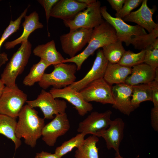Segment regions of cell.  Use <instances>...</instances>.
Listing matches in <instances>:
<instances>
[{"instance_id":"obj_34","label":"cell","mask_w":158,"mask_h":158,"mask_svg":"<svg viewBox=\"0 0 158 158\" xmlns=\"http://www.w3.org/2000/svg\"><path fill=\"white\" fill-rule=\"evenodd\" d=\"M37 1L44 9L47 25L49 18L51 17V10L59 0H39Z\"/></svg>"},{"instance_id":"obj_15","label":"cell","mask_w":158,"mask_h":158,"mask_svg":"<svg viewBox=\"0 0 158 158\" xmlns=\"http://www.w3.org/2000/svg\"><path fill=\"white\" fill-rule=\"evenodd\" d=\"M124 127L123 119L117 118L111 120L107 128L97 133L95 135L104 139L108 149H113L116 153H119V148L123 138Z\"/></svg>"},{"instance_id":"obj_35","label":"cell","mask_w":158,"mask_h":158,"mask_svg":"<svg viewBox=\"0 0 158 158\" xmlns=\"http://www.w3.org/2000/svg\"><path fill=\"white\" fill-rule=\"evenodd\" d=\"M149 83L152 90V101L154 106L158 107V80H154Z\"/></svg>"},{"instance_id":"obj_38","label":"cell","mask_w":158,"mask_h":158,"mask_svg":"<svg viewBox=\"0 0 158 158\" xmlns=\"http://www.w3.org/2000/svg\"><path fill=\"white\" fill-rule=\"evenodd\" d=\"M35 158H61L56 154L42 151L36 154Z\"/></svg>"},{"instance_id":"obj_33","label":"cell","mask_w":158,"mask_h":158,"mask_svg":"<svg viewBox=\"0 0 158 158\" xmlns=\"http://www.w3.org/2000/svg\"><path fill=\"white\" fill-rule=\"evenodd\" d=\"M142 0H125L122 7L116 12V17L122 19L142 3Z\"/></svg>"},{"instance_id":"obj_24","label":"cell","mask_w":158,"mask_h":158,"mask_svg":"<svg viewBox=\"0 0 158 158\" xmlns=\"http://www.w3.org/2000/svg\"><path fill=\"white\" fill-rule=\"evenodd\" d=\"M98 137L94 135L85 139L83 144L75 151V158H99L97 143Z\"/></svg>"},{"instance_id":"obj_18","label":"cell","mask_w":158,"mask_h":158,"mask_svg":"<svg viewBox=\"0 0 158 158\" xmlns=\"http://www.w3.org/2000/svg\"><path fill=\"white\" fill-rule=\"evenodd\" d=\"M87 6L76 0H59L53 7L50 16L62 19L63 21L70 20Z\"/></svg>"},{"instance_id":"obj_28","label":"cell","mask_w":158,"mask_h":158,"mask_svg":"<svg viewBox=\"0 0 158 158\" xmlns=\"http://www.w3.org/2000/svg\"><path fill=\"white\" fill-rule=\"evenodd\" d=\"M29 6L22 13L20 16L15 20H11L8 26L4 30L0 38V48L3 43L11 35L16 32L20 28L22 19L26 15ZM7 55L5 53H0V68L8 60Z\"/></svg>"},{"instance_id":"obj_36","label":"cell","mask_w":158,"mask_h":158,"mask_svg":"<svg viewBox=\"0 0 158 158\" xmlns=\"http://www.w3.org/2000/svg\"><path fill=\"white\" fill-rule=\"evenodd\" d=\"M151 126L155 131H158V107L154 106L151 111Z\"/></svg>"},{"instance_id":"obj_41","label":"cell","mask_w":158,"mask_h":158,"mask_svg":"<svg viewBox=\"0 0 158 158\" xmlns=\"http://www.w3.org/2000/svg\"><path fill=\"white\" fill-rule=\"evenodd\" d=\"M115 158H123L119 153H115Z\"/></svg>"},{"instance_id":"obj_14","label":"cell","mask_w":158,"mask_h":158,"mask_svg":"<svg viewBox=\"0 0 158 158\" xmlns=\"http://www.w3.org/2000/svg\"><path fill=\"white\" fill-rule=\"evenodd\" d=\"M108 62L102 49H98L91 69L83 78L75 81L69 86L79 92L92 82L103 78Z\"/></svg>"},{"instance_id":"obj_27","label":"cell","mask_w":158,"mask_h":158,"mask_svg":"<svg viewBox=\"0 0 158 158\" xmlns=\"http://www.w3.org/2000/svg\"><path fill=\"white\" fill-rule=\"evenodd\" d=\"M102 48L104 56L112 64L118 63L126 51L122 42L118 40Z\"/></svg>"},{"instance_id":"obj_19","label":"cell","mask_w":158,"mask_h":158,"mask_svg":"<svg viewBox=\"0 0 158 158\" xmlns=\"http://www.w3.org/2000/svg\"><path fill=\"white\" fill-rule=\"evenodd\" d=\"M24 17L25 20L22 23L23 30L22 35L14 40L6 42L4 44L6 49H12L16 45L27 41L31 33L36 29L43 27V24L39 21L38 14L35 11L28 16L26 15Z\"/></svg>"},{"instance_id":"obj_32","label":"cell","mask_w":158,"mask_h":158,"mask_svg":"<svg viewBox=\"0 0 158 158\" xmlns=\"http://www.w3.org/2000/svg\"><path fill=\"white\" fill-rule=\"evenodd\" d=\"M143 63L156 69L158 68V39L147 46L145 49Z\"/></svg>"},{"instance_id":"obj_7","label":"cell","mask_w":158,"mask_h":158,"mask_svg":"<svg viewBox=\"0 0 158 158\" xmlns=\"http://www.w3.org/2000/svg\"><path fill=\"white\" fill-rule=\"evenodd\" d=\"M100 11L102 18L115 30L118 40L124 42L126 46L130 44L134 36L147 34L144 29L138 25H129L122 19L112 16L107 11L106 6H101Z\"/></svg>"},{"instance_id":"obj_40","label":"cell","mask_w":158,"mask_h":158,"mask_svg":"<svg viewBox=\"0 0 158 158\" xmlns=\"http://www.w3.org/2000/svg\"><path fill=\"white\" fill-rule=\"evenodd\" d=\"M5 86V85L1 79H0V97Z\"/></svg>"},{"instance_id":"obj_12","label":"cell","mask_w":158,"mask_h":158,"mask_svg":"<svg viewBox=\"0 0 158 158\" xmlns=\"http://www.w3.org/2000/svg\"><path fill=\"white\" fill-rule=\"evenodd\" d=\"M112 111L107 110L102 113L94 111L78 124L77 131L86 135L96 134L107 128L111 121Z\"/></svg>"},{"instance_id":"obj_3","label":"cell","mask_w":158,"mask_h":158,"mask_svg":"<svg viewBox=\"0 0 158 158\" xmlns=\"http://www.w3.org/2000/svg\"><path fill=\"white\" fill-rule=\"evenodd\" d=\"M32 44L28 40L22 43L6 64L1 79L6 86L13 87L16 84L17 77L23 72L31 53Z\"/></svg>"},{"instance_id":"obj_23","label":"cell","mask_w":158,"mask_h":158,"mask_svg":"<svg viewBox=\"0 0 158 158\" xmlns=\"http://www.w3.org/2000/svg\"><path fill=\"white\" fill-rule=\"evenodd\" d=\"M16 119L0 114V134L11 140L14 143L16 151L21 145L20 139L15 134L17 126Z\"/></svg>"},{"instance_id":"obj_30","label":"cell","mask_w":158,"mask_h":158,"mask_svg":"<svg viewBox=\"0 0 158 158\" xmlns=\"http://www.w3.org/2000/svg\"><path fill=\"white\" fill-rule=\"evenodd\" d=\"M145 50L135 53L130 50L126 51L118 64L122 66L131 68L143 63Z\"/></svg>"},{"instance_id":"obj_9","label":"cell","mask_w":158,"mask_h":158,"mask_svg":"<svg viewBox=\"0 0 158 158\" xmlns=\"http://www.w3.org/2000/svg\"><path fill=\"white\" fill-rule=\"evenodd\" d=\"M93 29L80 28L70 30L61 35L60 40L63 52L70 58L76 55L90 40Z\"/></svg>"},{"instance_id":"obj_13","label":"cell","mask_w":158,"mask_h":158,"mask_svg":"<svg viewBox=\"0 0 158 158\" xmlns=\"http://www.w3.org/2000/svg\"><path fill=\"white\" fill-rule=\"evenodd\" d=\"M49 92L54 98H61L71 103L80 116H85L93 109L92 104L85 101L79 92L69 86L60 89L53 87Z\"/></svg>"},{"instance_id":"obj_31","label":"cell","mask_w":158,"mask_h":158,"mask_svg":"<svg viewBox=\"0 0 158 158\" xmlns=\"http://www.w3.org/2000/svg\"><path fill=\"white\" fill-rule=\"evenodd\" d=\"M158 37V29L152 32L140 36H134L132 39L130 44L138 49H144L152 43Z\"/></svg>"},{"instance_id":"obj_39","label":"cell","mask_w":158,"mask_h":158,"mask_svg":"<svg viewBox=\"0 0 158 158\" xmlns=\"http://www.w3.org/2000/svg\"><path fill=\"white\" fill-rule=\"evenodd\" d=\"M78 2L88 6L95 1L96 0H76Z\"/></svg>"},{"instance_id":"obj_1","label":"cell","mask_w":158,"mask_h":158,"mask_svg":"<svg viewBox=\"0 0 158 158\" xmlns=\"http://www.w3.org/2000/svg\"><path fill=\"white\" fill-rule=\"evenodd\" d=\"M18 117L15 131L16 137L20 139L23 138L26 144L34 147L42 136L45 125L44 119L40 117L38 112L27 104L23 106Z\"/></svg>"},{"instance_id":"obj_11","label":"cell","mask_w":158,"mask_h":158,"mask_svg":"<svg viewBox=\"0 0 158 158\" xmlns=\"http://www.w3.org/2000/svg\"><path fill=\"white\" fill-rule=\"evenodd\" d=\"M70 124L66 113L59 114L44 126L42 132V140L49 146H54L57 138L69 130Z\"/></svg>"},{"instance_id":"obj_2","label":"cell","mask_w":158,"mask_h":158,"mask_svg":"<svg viewBox=\"0 0 158 158\" xmlns=\"http://www.w3.org/2000/svg\"><path fill=\"white\" fill-rule=\"evenodd\" d=\"M118 40L114 28L105 20L93 29L88 45L80 53L75 56L64 59L62 63L72 62L80 70L84 62L97 50Z\"/></svg>"},{"instance_id":"obj_21","label":"cell","mask_w":158,"mask_h":158,"mask_svg":"<svg viewBox=\"0 0 158 158\" xmlns=\"http://www.w3.org/2000/svg\"><path fill=\"white\" fill-rule=\"evenodd\" d=\"M33 52L35 55L39 57L50 65L61 63L64 59L57 50L54 40L45 44L38 45L34 49Z\"/></svg>"},{"instance_id":"obj_37","label":"cell","mask_w":158,"mask_h":158,"mask_svg":"<svg viewBox=\"0 0 158 158\" xmlns=\"http://www.w3.org/2000/svg\"><path fill=\"white\" fill-rule=\"evenodd\" d=\"M125 0H108L107 1L112 8L116 12L120 11L122 7Z\"/></svg>"},{"instance_id":"obj_4","label":"cell","mask_w":158,"mask_h":158,"mask_svg":"<svg viewBox=\"0 0 158 158\" xmlns=\"http://www.w3.org/2000/svg\"><path fill=\"white\" fill-rule=\"evenodd\" d=\"M54 69L51 73H44L40 86L46 90L51 86L60 89L69 86L75 81L77 67L75 64L61 63L54 65Z\"/></svg>"},{"instance_id":"obj_20","label":"cell","mask_w":158,"mask_h":158,"mask_svg":"<svg viewBox=\"0 0 158 158\" xmlns=\"http://www.w3.org/2000/svg\"><path fill=\"white\" fill-rule=\"evenodd\" d=\"M155 74L156 69L143 63L133 67L130 75L127 78L125 83L132 86L149 83L154 80Z\"/></svg>"},{"instance_id":"obj_10","label":"cell","mask_w":158,"mask_h":158,"mask_svg":"<svg viewBox=\"0 0 158 158\" xmlns=\"http://www.w3.org/2000/svg\"><path fill=\"white\" fill-rule=\"evenodd\" d=\"M79 92L87 102L94 101L112 105L114 103L112 87L103 78L90 83Z\"/></svg>"},{"instance_id":"obj_5","label":"cell","mask_w":158,"mask_h":158,"mask_svg":"<svg viewBox=\"0 0 158 158\" xmlns=\"http://www.w3.org/2000/svg\"><path fill=\"white\" fill-rule=\"evenodd\" d=\"M27 101V95L17 85L5 86L0 97V114L16 119Z\"/></svg>"},{"instance_id":"obj_8","label":"cell","mask_w":158,"mask_h":158,"mask_svg":"<svg viewBox=\"0 0 158 158\" xmlns=\"http://www.w3.org/2000/svg\"><path fill=\"white\" fill-rule=\"evenodd\" d=\"M27 104L31 107L39 108L42 112L44 118L53 119L54 115L65 113L67 106L63 100L54 98L49 92L43 89L36 99L27 101Z\"/></svg>"},{"instance_id":"obj_26","label":"cell","mask_w":158,"mask_h":158,"mask_svg":"<svg viewBox=\"0 0 158 158\" xmlns=\"http://www.w3.org/2000/svg\"><path fill=\"white\" fill-rule=\"evenodd\" d=\"M50 65L45 61L40 59L37 63L33 65L30 72L24 78L23 83L27 86H31L41 80L46 69Z\"/></svg>"},{"instance_id":"obj_6","label":"cell","mask_w":158,"mask_h":158,"mask_svg":"<svg viewBox=\"0 0 158 158\" xmlns=\"http://www.w3.org/2000/svg\"><path fill=\"white\" fill-rule=\"evenodd\" d=\"M101 5L99 1L96 0L73 19L63 21L65 25L70 30L80 28L93 29L104 20L101 13Z\"/></svg>"},{"instance_id":"obj_29","label":"cell","mask_w":158,"mask_h":158,"mask_svg":"<svg viewBox=\"0 0 158 158\" xmlns=\"http://www.w3.org/2000/svg\"><path fill=\"white\" fill-rule=\"evenodd\" d=\"M86 135L83 133H79L70 139L64 141L56 148L54 153L61 158L74 148H78L83 144Z\"/></svg>"},{"instance_id":"obj_17","label":"cell","mask_w":158,"mask_h":158,"mask_svg":"<svg viewBox=\"0 0 158 158\" xmlns=\"http://www.w3.org/2000/svg\"><path fill=\"white\" fill-rule=\"evenodd\" d=\"M132 86L125 83L115 85L112 87L114 103V108L123 114L129 116L135 110L131 103Z\"/></svg>"},{"instance_id":"obj_22","label":"cell","mask_w":158,"mask_h":158,"mask_svg":"<svg viewBox=\"0 0 158 158\" xmlns=\"http://www.w3.org/2000/svg\"><path fill=\"white\" fill-rule=\"evenodd\" d=\"M132 70L131 68L108 62L103 78L111 86L114 84L124 83Z\"/></svg>"},{"instance_id":"obj_25","label":"cell","mask_w":158,"mask_h":158,"mask_svg":"<svg viewBox=\"0 0 158 158\" xmlns=\"http://www.w3.org/2000/svg\"><path fill=\"white\" fill-rule=\"evenodd\" d=\"M132 87L131 103L134 110L138 107L142 102L152 101V90L149 83L139 84Z\"/></svg>"},{"instance_id":"obj_16","label":"cell","mask_w":158,"mask_h":158,"mask_svg":"<svg viewBox=\"0 0 158 158\" xmlns=\"http://www.w3.org/2000/svg\"><path fill=\"white\" fill-rule=\"evenodd\" d=\"M147 0H143L141 5L138 9L131 12L122 19L124 22L135 23L150 33L154 30L158 29V25L154 22L152 18L156 8L154 7L150 8L147 6Z\"/></svg>"}]
</instances>
